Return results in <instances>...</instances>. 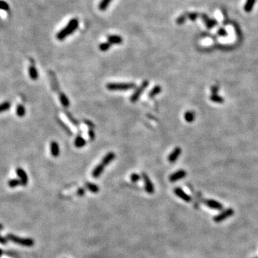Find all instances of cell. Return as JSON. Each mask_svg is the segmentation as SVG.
<instances>
[{"mask_svg":"<svg viewBox=\"0 0 258 258\" xmlns=\"http://www.w3.org/2000/svg\"><path fill=\"white\" fill-rule=\"evenodd\" d=\"M78 19H75H75H72L68 23V25L57 34L56 37H57L59 40H62V39H64L65 37H68V36L71 35L73 32H75L77 29V28H78Z\"/></svg>","mask_w":258,"mask_h":258,"instance_id":"1","label":"cell"},{"mask_svg":"<svg viewBox=\"0 0 258 258\" xmlns=\"http://www.w3.org/2000/svg\"><path fill=\"white\" fill-rule=\"evenodd\" d=\"M136 84L133 83H111L106 86L109 91H128L136 88Z\"/></svg>","mask_w":258,"mask_h":258,"instance_id":"2","label":"cell"},{"mask_svg":"<svg viewBox=\"0 0 258 258\" xmlns=\"http://www.w3.org/2000/svg\"><path fill=\"white\" fill-rule=\"evenodd\" d=\"M7 239L16 244L22 245L25 247H32L35 245V241L31 238H22L17 237L12 234H8L7 235Z\"/></svg>","mask_w":258,"mask_h":258,"instance_id":"3","label":"cell"},{"mask_svg":"<svg viewBox=\"0 0 258 258\" xmlns=\"http://www.w3.org/2000/svg\"><path fill=\"white\" fill-rule=\"evenodd\" d=\"M234 211L233 209L232 208L227 209H225V210H224L222 212H221L220 214H217V215L214 216V217L213 218V220H214V222H215L216 223L221 222L224 221V220L227 219L228 217L232 216L234 214Z\"/></svg>","mask_w":258,"mask_h":258,"instance_id":"4","label":"cell"},{"mask_svg":"<svg viewBox=\"0 0 258 258\" xmlns=\"http://www.w3.org/2000/svg\"><path fill=\"white\" fill-rule=\"evenodd\" d=\"M149 83L148 80H144L143 83H142L141 85L136 89V91H135V93H133V94L131 95V101L133 103L136 102L137 100H138L140 98L141 95L142 94V93L145 91V89L148 87V86H149Z\"/></svg>","mask_w":258,"mask_h":258,"instance_id":"5","label":"cell"},{"mask_svg":"<svg viewBox=\"0 0 258 258\" xmlns=\"http://www.w3.org/2000/svg\"><path fill=\"white\" fill-rule=\"evenodd\" d=\"M174 192L178 197H179L180 199L184 200L186 202H191V201H192V197H191L189 194H187L185 192H184L183 189L179 188V187L175 188Z\"/></svg>","mask_w":258,"mask_h":258,"instance_id":"6","label":"cell"},{"mask_svg":"<svg viewBox=\"0 0 258 258\" xmlns=\"http://www.w3.org/2000/svg\"><path fill=\"white\" fill-rule=\"evenodd\" d=\"M142 176H143L144 182H145V190L149 194H153L154 192V187L151 179L145 173L142 174Z\"/></svg>","mask_w":258,"mask_h":258,"instance_id":"7","label":"cell"},{"mask_svg":"<svg viewBox=\"0 0 258 258\" xmlns=\"http://www.w3.org/2000/svg\"><path fill=\"white\" fill-rule=\"evenodd\" d=\"M186 176H187V171L185 170H178L169 176V181L171 182L178 181L184 178Z\"/></svg>","mask_w":258,"mask_h":258,"instance_id":"8","label":"cell"},{"mask_svg":"<svg viewBox=\"0 0 258 258\" xmlns=\"http://www.w3.org/2000/svg\"><path fill=\"white\" fill-rule=\"evenodd\" d=\"M204 202L209 208L216 209V210H222L224 208L223 205L221 203L214 199H207Z\"/></svg>","mask_w":258,"mask_h":258,"instance_id":"9","label":"cell"},{"mask_svg":"<svg viewBox=\"0 0 258 258\" xmlns=\"http://www.w3.org/2000/svg\"><path fill=\"white\" fill-rule=\"evenodd\" d=\"M16 173H17V176L20 178L22 185L27 186L28 183V176L25 170H23L21 168H17V169H16Z\"/></svg>","mask_w":258,"mask_h":258,"instance_id":"10","label":"cell"},{"mask_svg":"<svg viewBox=\"0 0 258 258\" xmlns=\"http://www.w3.org/2000/svg\"><path fill=\"white\" fill-rule=\"evenodd\" d=\"M181 153V148L180 147L175 148L174 150L170 154V155L169 156V158H168L169 161L170 162V163H174V162L177 160L178 157H179Z\"/></svg>","mask_w":258,"mask_h":258,"instance_id":"11","label":"cell"},{"mask_svg":"<svg viewBox=\"0 0 258 258\" xmlns=\"http://www.w3.org/2000/svg\"><path fill=\"white\" fill-rule=\"evenodd\" d=\"M50 152L52 156L58 157L59 155V146L56 141H52L50 143Z\"/></svg>","mask_w":258,"mask_h":258,"instance_id":"12","label":"cell"},{"mask_svg":"<svg viewBox=\"0 0 258 258\" xmlns=\"http://www.w3.org/2000/svg\"><path fill=\"white\" fill-rule=\"evenodd\" d=\"M105 169V166L103 164H102L100 163V164H98L97 167H95V168L94 169H93V173H92V175H93V176L94 178H98L99 176L101 175V174L103 173V171H104Z\"/></svg>","mask_w":258,"mask_h":258,"instance_id":"13","label":"cell"},{"mask_svg":"<svg viewBox=\"0 0 258 258\" xmlns=\"http://www.w3.org/2000/svg\"><path fill=\"white\" fill-rule=\"evenodd\" d=\"M115 157V155L114 153H113V152L108 153V154H106V156H105L104 158H103L101 164H103L105 167H106V166H107L108 164H109L114 159Z\"/></svg>","mask_w":258,"mask_h":258,"instance_id":"14","label":"cell"},{"mask_svg":"<svg viewBox=\"0 0 258 258\" xmlns=\"http://www.w3.org/2000/svg\"><path fill=\"white\" fill-rule=\"evenodd\" d=\"M29 75H30V78H31L32 80H36L38 78V72H37V68H35V66L34 65H30V68H29Z\"/></svg>","mask_w":258,"mask_h":258,"instance_id":"15","label":"cell"},{"mask_svg":"<svg viewBox=\"0 0 258 258\" xmlns=\"http://www.w3.org/2000/svg\"><path fill=\"white\" fill-rule=\"evenodd\" d=\"M108 42L111 44H120L123 42V38L118 35H110L108 37Z\"/></svg>","mask_w":258,"mask_h":258,"instance_id":"16","label":"cell"},{"mask_svg":"<svg viewBox=\"0 0 258 258\" xmlns=\"http://www.w3.org/2000/svg\"><path fill=\"white\" fill-rule=\"evenodd\" d=\"M202 18L204 19V22L205 25H206V26L208 28H214V26H216V24H217V22H216L215 19H209L208 17L206 15H204V14H202Z\"/></svg>","mask_w":258,"mask_h":258,"instance_id":"17","label":"cell"},{"mask_svg":"<svg viewBox=\"0 0 258 258\" xmlns=\"http://www.w3.org/2000/svg\"><path fill=\"white\" fill-rule=\"evenodd\" d=\"M255 2L256 0H247L244 7V10L245 12H248V13H250L252 10V9H253Z\"/></svg>","mask_w":258,"mask_h":258,"instance_id":"18","label":"cell"},{"mask_svg":"<svg viewBox=\"0 0 258 258\" xmlns=\"http://www.w3.org/2000/svg\"><path fill=\"white\" fill-rule=\"evenodd\" d=\"M59 100H60L61 104H62V106H64V107L67 108L70 106L69 99L68 98V97H67L66 95L64 94V93H61L60 94H59Z\"/></svg>","mask_w":258,"mask_h":258,"instance_id":"19","label":"cell"},{"mask_svg":"<svg viewBox=\"0 0 258 258\" xmlns=\"http://www.w3.org/2000/svg\"><path fill=\"white\" fill-rule=\"evenodd\" d=\"M86 144V140L82 136H78L75 140V146L77 148H82Z\"/></svg>","mask_w":258,"mask_h":258,"instance_id":"20","label":"cell"},{"mask_svg":"<svg viewBox=\"0 0 258 258\" xmlns=\"http://www.w3.org/2000/svg\"><path fill=\"white\" fill-rule=\"evenodd\" d=\"M86 187L90 192L93 193H98L99 192V187L93 183L87 182V183H86Z\"/></svg>","mask_w":258,"mask_h":258,"instance_id":"21","label":"cell"},{"mask_svg":"<svg viewBox=\"0 0 258 258\" xmlns=\"http://www.w3.org/2000/svg\"><path fill=\"white\" fill-rule=\"evenodd\" d=\"M184 118L187 122L192 123L194 120V118H195V115H194V112L192 111L186 112L184 114Z\"/></svg>","mask_w":258,"mask_h":258,"instance_id":"22","label":"cell"},{"mask_svg":"<svg viewBox=\"0 0 258 258\" xmlns=\"http://www.w3.org/2000/svg\"><path fill=\"white\" fill-rule=\"evenodd\" d=\"M16 113L19 117H24L26 113V110L24 106L22 105H19L17 106V108H16Z\"/></svg>","mask_w":258,"mask_h":258,"instance_id":"23","label":"cell"},{"mask_svg":"<svg viewBox=\"0 0 258 258\" xmlns=\"http://www.w3.org/2000/svg\"><path fill=\"white\" fill-rule=\"evenodd\" d=\"M210 100L214 103H222L225 101V99L217 94H213L211 95Z\"/></svg>","mask_w":258,"mask_h":258,"instance_id":"24","label":"cell"},{"mask_svg":"<svg viewBox=\"0 0 258 258\" xmlns=\"http://www.w3.org/2000/svg\"><path fill=\"white\" fill-rule=\"evenodd\" d=\"M161 91V87L160 86H156L152 90H151L150 93L149 94V97H150V98H153V97L156 96V95H158V93H160Z\"/></svg>","mask_w":258,"mask_h":258,"instance_id":"25","label":"cell"},{"mask_svg":"<svg viewBox=\"0 0 258 258\" xmlns=\"http://www.w3.org/2000/svg\"><path fill=\"white\" fill-rule=\"evenodd\" d=\"M111 1L112 0H101V1L99 4V9L102 11L106 10Z\"/></svg>","mask_w":258,"mask_h":258,"instance_id":"26","label":"cell"},{"mask_svg":"<svg viewBox=\"0 0 258 258\" xmlns=\"http://www.w3.org/2000/svg\"><path fill=\"white\" fill-rule=\"evenodd\" d=\"M19 185H22V182L19 179H11L8 181V186L10 188H14Z\"/></svg>","mask_w":258,"mask_h":258,"instance_id":"27","label":"cell"},{"mask_svg":"<svg viewBox=\"0 0 258 258\" xmlns=\"http://www.w3.org/2000/svg\"><path fill=\"white\" fill-rule=\"evenodd\" d=\"M11 107V103L10 102H4L0 104V113H2L4 111H8Z\"/></svg>","mask_w":258,"mask_h":258,"instance_id":"28","label":"cell"},{"mask_svg":"<svg viewBox=\"0 0 258 258\" xmlns=\"http://www.w3.org/2000/svg\"><path fill=\"white\" fill-rule=\"evenodd\" d=\"M111 44L110 42H103L101 44L99 45V49H100L101 51L105 52V51H107L108 50L110 49V48H111Z\"/></svg>","mask_w":258,"mask_h":258,"instance_id":"29","label":"cell"},{"mask_svg":"<svg viewBox=\"0 0 258 258\" xmlns=\"http://www.w3.org/2000/svg\"><path fill=\"white\" fill-rule=\"evenodd\" d=\"M0 10L8 12V11L10 10V6H9V4L6 1L0 0Z\"/></svg>","mask_w":258,"mask_h":258,"instance_id":"30","label":"cell"},{"mask_svg":"<svg viewBox=\"0 0 258 258\" xmlns=\"http://www.w3.org/2000/svg\"><path fill=\"white\" fill-rule=\"evenodd\" d=\"M187 18H188V15H187V14H183V15L180 16V17H178L177 19H176V23H177L178 25L184 24V22L186 21Z\"/></svg>","mask_w":258,"mask_h":258,"instance_id":"31","label":"cell"},{"mask_svg":"<svg viewBox=\"0 0 258 258\" xmlns=\"http://www.w3.org/2000/svg\"><path fill=\"white\" fill-rule=\"evenodd\" d=\"M140 178H141L140 176L138 174H133L131 175V181L134 182V183H135V182H137L138 181H139Z\"/></svg>","mask_w":258,"mask_h":258,"instance_id":"32","label":"cell"},{"mask_svg":"<svg viewBox=\"0 0 258 258\" xmlns=\"http://www.w3.org/2000/svg\"><path fill=\"white\" fill-rule=\"evenodd\" d=\"M188 15V18L189 19H190L191 20L194 21L196 20V19H197L198 17V14L196 13V12H192V13H189L187 14Z\"/></svg>","mask_w":258,"mask_h":258,"instance_id":"33","label":"cell"},{"mask_svg":"<svg viewBox=\"0 0 258 258\" xmlns=\"http://www.w3.org/2000/svg\"><path fill=\"white\" fill-rule=\"evenodd\" d=\"M218 34H219L220 36H222V37H225V36H227V32L225 29L220 28L219 31H218Z\"/></svg>","mask_w":258,"mask_h":258,"instance_id":"34","label":"cell"},{"mask_svg":"<svg viewBox=\"0 0 258 258\" xmlns=\"http://www.w3.org/2000/svg\"><path fill=\"white\" fill-rule=\"evenodd\" d=\"M85 193H86V190H85V189L83 188L79 189L78 190H77V195H78V196H83L84 194H85Z\"/></svg>","mask_w":258,"mask_h":258,"instance_id":"35","label":"cell"},{"mask_svg":"<svg viewBox=\"0 0 258 258\" xmlns=\"http://www.w3.org/2000/svg\"><path fill=\"white\" fill-rule=\"evenodd\" d=\"M7 240H8V239H6V238L1 237V236L0 235V243H1V244H2V245L7 244Z\"/></svg>","mask_w":258,"mask_h":258,"instance_id":"36","label":"cell"},{"mask_svg":"<svg viewBox=\"0 0 258 258\" xmlns=\"http://www.w3.org/2000/svg\"><path fill=\"white\" fill-rule=\"evenodd\" d=\"M89 136H90V138H91V140H94V138H95V133H94V132H93V130H90L89 131Z\"/></svg>","mask_w":258,"mask_h":258,"instance_id":"37","label":"cell"},{"mask_svg":"<svg viewBox=\"0 0 258 258\" xmlns=\"http://www.w3.org/2000/svg\"><path fill=\"white\" fill-rule=\"evenodd\" d=\"M3 229V225L1 224H0V230H1Z\"/></svg>","mask_w":258,"mask_h":258,"instance_id":"38","label":"cell"},{"mask_svg":"<svg viewBox=\"0 0 258 258\" xmlns=\"http://www.w3.org/2000/svg\"><path fill=\"white\" fill-rule=\"evenodd\" d=\"M2 253H3L2 250H1V249H0V257H1V255H2Z\"/></svg>","mask_w":258,"mask_h":258,"instance_id":"39","label":"cell"},{"mask_svg":"<svg viewBox=\"0 0 258 258\" xmlns=\"http://www.w3.org/2000/svg\"><path fill=\"white\" fill-rule=\"evenodd\" d=\"M254 258H258V257H254Z\"/></svg>","mask_w":258,"mask_h":258,"instance_id":"40","label":"cell"}]
</instances>
